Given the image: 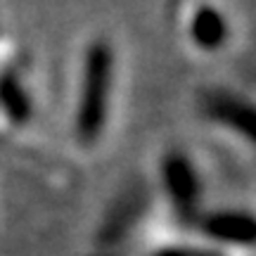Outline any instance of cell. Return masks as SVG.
I'll return each instance as SVG.
<instances>
[{
  "mask_svg": "<svg viewBox=\"0 0 256 256\" xmlns=\"http://www.w3.org/2000/svg\"><path fill=\"white\" fill-rule=\"evenodd\" d=\"M209 114L214 119L223 121L226 126L240 130L242 136L254 138V110L247 102L238 100L228 92H220L209 100Z\"/></svg>",
  "mask_w": 256,
  "mask_h": 256,
  "instance_id": "obj_4",
  "label": "cell"
},
{
  "mask_svg": "<svg viewBox=\"0 0 256 256\" xmlns=\"http://www.w3.org/2000/svg\"><path fill=\"white\" fill-rule=\"evenodd\" d=\"M0 107L14 124H26L31 116V100L14 74L0 76Z\"/></svg>",
  "mask_w": 256,
  "mask_h": 256,
  "instance_id": "obj_6",
  "label": "cell"
},
{
  "mask_svg": "<svg viewBox=\"0 0 256 256\" xmlns=\"http://www.w3.org/2000/svg\"><path fill=\"white\" fill-rule=\"evenodd\" d=\"M112 50L107 43L90 46L86 55V69H83V88L78 100V114H76V130L83 142H92L100 136L107 110H110L112 92Z\"/></svg>",
  "mask_w": 256,
  "mask_h": 256,
  "instance_id": "obj_1",
  "label": "cell"
},
{
  "mask_svg": "<svg viewBox=\"0 0 256 256\" xmlns=\"http://www.w3.org/2000/svg\"><path fill=\"white\" fill-rule=\"evenodd\" d=\"M164 180L176 209L183 218H192L200 204V180L183 154H171L164 162Z\"/></svg>",
  "mask_w": 256,
  "mask_h": 256,
  "instance_id": "obj_2",
  "label": "cell"
},
{
  "mask_svg": "<svg viewBox=\"0 0 256 256\" xmlns=\"http://www.w3.org/2000/svg\"><path fill=\"white\" fill-rule=\"evenodd\" d=\"M202 230L214 240L230 244H254L256 223L247 214H211L202 223Z\"/></svg>",
  "mask_w": 256,
  "mask_h": 256,
  "instance_id": "obj_3",
  "label": "cell"
},
{
  "mask_svg": "<svg viewBox=\"0 0 256 256\" xmlns=\"http://www.w3.org/2000/svg\"><path fill=\"white\" fill-rule=\"evenodd\" d=\"M190 34L192 40L204 50H216L223 46V40L228 36V26H226V19L216 8L204 5L194 12L190 24Z\"/></svg>",
  "mask_w": 256,
  "mask_h": 256,
  "instance_id": "obj_5",
  "label": "cell"
}]
</instances>
